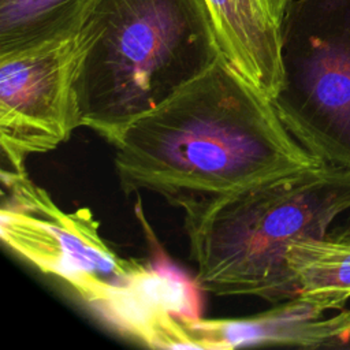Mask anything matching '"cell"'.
Here are the masks:
<instances>
[{
	"label": "cell",
	"instance_id": "obj_8",
	"mask_svg": "<svg viewBox=\"0 0 350 350\" xmlns=\"http://www.w3.org/2000/svg\"><path fill=\"white\" fill-rule=\"evenodd\" d=\"M220 57L273 100L283 82L282 23L260 0H205Z\"/></svg>",
	"mask_w": 350,
	"mask_h": 350
},
{
	"label": "cell",
	"instance_id": "obj_5",
	"mask_svg": "<svg viewBox=\"0 0 350 350\" xmlns=\"http://www.w3.org/2000/svg\"><path fill=\"white\" fill-rule=\"evenodd\" d=\"M282 66V123L319 161L350 170V0H293Z\"/></svg>",
	"mask_w": 350,
	"mask_h": 350
},
{
	"label": "cell",
	"instance_id": "obj_10",
	"mask_svg": "<svg viewBox=\"0 0 350 350\" xmlns=\"http://www.w3.org/2000/svg\"><path fill=\"white\" fill-rule=\"evenodd\" d=\"M105 0H0V52L81 29Z\"/></svg>",
	"mask_w": 350,
	"mask_h": 350
},
{
	"label": "cell",
	"instance_id": "obj_9",
	"mask_svg": "<svg viewBox=\"0 0 350 350\" xmlns=\"http://www.w3.org/2000/svg\"><path fill=\"white\" fill-rule=\"evenodd\" d=\"M286 260L298 295L321 301L329 310L345 309L350 299V237L327 234L293 242Z\"/></svg>",
	"mask_w": 350,
	"mask_h": 350
},
{
	"label": "cell",
	"instance_id": "obj_7",
	"mask_svg": "<svg viewBox=\"0 0 350 350\" xmlns=\"http://www.w3.org/2000/svg\"><path fill=\"white\" fill-rule=\"evenodd\" d=\"M321 301L297 295L245 319H197L187 324L193 349H235L246 345H287L306 349L350 343V309L325 317Z\"/></svg>",
	"mask_w": 350,
	"mask_h": 350
},
{
	"label": "cell",
	"instance_id": "obj_1",
	"mask_svg": "<svg viewBox=\"0 0 350 350\" xmlns=\"http://www.w3.org/2000/svg\"><path fill=\"white\" fill-rule=\"evenodd\" d=\"M126 194L150 191L185 213L257 180L319 161L265 97L220 56L112 142Z\"/></svg>",
	"mask_w": 350,
	"mask_h": 350
},
{
	"label": "cell",
	"instance_id": "obj_6",
	"mask_svg": "<svg viewBox=\"0 0 350 350\" xmlns=\"http://www.w3.org/2000/svg\"><path fill=\"white\" fill-rule=\"evenodd\" d=\"M100 33L93 16L78 30L0 52L1 172L66 142L81 126L78 83Z\"/></svg>",
	"mask_w": 350,
	"mask_h": 350
},
{
	"label": "cell",
	"instance_id": "obj_4",
	"mask_svg": "<svg viewBox=\"0 0 350 350\" xmlns=\"http://www.w3.org/2000/svg\"><path fill=\"white\" fill-rule=\"evenodd\" d=\"M81 72V126L109 144L220 56L205 0H105Z\"/></svg>",
	"mask_w": 350,
	"mask_h": 350
},
{
	"label": "cell",
	"instance_id": "obj_2",
	"mask_svg": "<svg viewBox=\"0 0 350 350\" xmlns=\"http://www.w3.org/2000/svg\"><path fill=\"white\" fill-rule=\"evenodd\" d=\"M0 237L38 271L64 282L119 332L149 347L191 349L187 324L200 319L196 280L165 257L127 258L103 239L86 208L66 212L27 172H1Z\"/></svg>",
	"mask_w": 350,
	"mask_h": 350
},
{
	"label": "cell",
	"instance_id": "obj_3",
	"mask_svg": "<svg viewBox=\"0 0 350 350\" xmlns=\"http://www.w3.org/2000/svg\"><path fill=\"white\" fill-rule=\"evenodd\" d=\"M350 209V170L325 163L269 176L185 213L198 287L272 304L298 295L286 253Z\"/></svg>",
	"mask_w": 350,
	"mask_h": 350
},
{
	"label": "cell",
	"instance_id": "obj_12",
	"mask_svg": "<svg viewBox=\"0 0 350 350\" xmlns=\"http://www.w3.org/2000/svg\"><path fill=\"white\" fill-rule=\"evenodd\" d=\"M328 234L332 235V237H338V238H349L350 237V220L343 227L338 228L336 231H331Z\"/></svg>",
	"mask_w": 350,
	"mask_h": 350
},
{
	"label": "cell",
	"instance_id": "obj_11",
	"mask_svg": "<svg viewBox=\"0 0 350 350\" xmlns=\"http://www.w3.org/2000/svg\"><path fill=\"white\" fill-rule=\"evenodd\" d=\"M265 10L280 23L283 22L284 12L293 0H260Z\"/></svg>",
	"mask_w": 350,
	"mask_h": 350
}]
</instances>
